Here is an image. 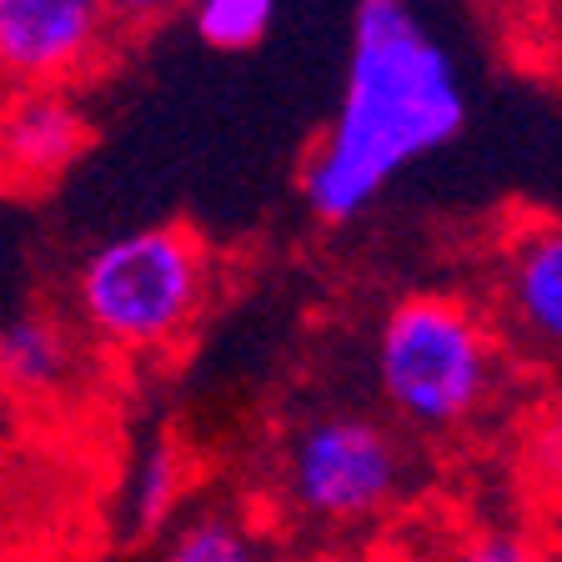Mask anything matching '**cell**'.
Instances as JSON below:
<instances>
[{
    "label": "cell",
    "mask_w": 562,
    "mask_h": 562,
    "mask_svg": "<svg viewBox=\"0 0 562 562\" xmlns=\"http://www.w3.org/2000/svg\"><path fill=\"white\" fill-rule=\"evenodd\" d=\"M211 257L191 226H136L101 241L76 271L86 331L121 351H161L206 306Z\"/></svg>",
    "instance_id": "3957f363"
},
{
    "label": "cell",
    "mask_w": 562,
    "mask_h": 562,
    "mask_svg": "<svg viewBox=\"0 0 562 562\" xmlns=\"http://www.w3.org/2000/svg\"><path fill=\"white\" fill-rule=\"evenodd\" d=\"M161 562H267V558H261V542L251 538V527L241 517L201 513L166 542Z\"/></svg>",
    "instance_id": "30bf717a"
},
{
    "label": "cell",
    "mask_w": 562,
    "mask_h": 562,
    "mask_svg": "<svg viewBox=\"0 0 562 562\" xmlns=\"http://www.w3.org/2000/svg\"><path fill=\"white\" fill-rule=\"evenodd\" d=\"M0 105H5V76H0Z\"/></svg>",
    "instance_id": "9a60e30c"
},
{
    "label": "cell",
    "mask_w": 562,
    "mask_h": 562,
    "mask_svg": "<svg viewBox=\"0 0 562 562\" xmlns=\"http://www.w3.org/2000/svg\"><path fill=\"white\" fill-rule=\"evenodd\" d=\"M407 457L402 442L367 412H316L286 442L281 482L302 517L327 527L372 522L397 503Z\"/></svg>",
    "instance_id": "277c9868"
},
{
    "label": "cell",
    "mask_w": 562,
    "mask_h": 562,
    "mask_svg": "<svg viewBox=\"0 0 562 562\" xmlns=\"http://www.w3.org/2000/svg\"><path fill=\"white\" fill-rule=\"evenodd\" d=\"M277 0H191V25L211 50H251L267 41Z\"/></svg>",
    "instance_id": "8fae6325"
},
{
    "label": "cell",
    "mask_w": 562,
    "mask_h": 562,
    "mask_svg": "<svg viewBox=\"0 0 562 562\" xmlns=\"http://www.w3.org/2000/svg\"><path fill=\"white\" fill-rule=\"evenodd\" d=\"M76 367L66 327L41 312H25L0 327V382L15 392H56Z\"/></svg>",
    "instance_id": "ba28073f"
},
{
    "label": "cell",
    "mask_w": 562,
    "mask_h": 562,
    "mask_svg": "<svg viewBox=\"0 0 562 562\" xmlns=\"http://www.w3.org/2000/svg\"><path fill=\"white\" fill-rule=\"evenodd\" d=\"M382 402L422 432L462 427L497 386V341L482 312L462 296H402L376 327L372 347Z\"/></svg>",
    "instance_id": "7a4b0ae2"
},
{
    "label": "cell",
    "mask_w": 562,
    "mask_h": 562,
    "mask_svg": "<svg viewBox=\"0 0 562 562\" xmlns=\"http://www.w3.org/2000/svg\"><path fill=\"white\" fill-rule=\"evenodd\" d=\"M492 292L527 351L562 357V216H517L497 236Z\"/></svg>",
    "instance_id": "8992f818"
},
{
    "label": "cell",
    "mask_w": 562,
    "mask_h": 562,
    "mask_svg": "<svg viewBox=\"0 0 562 562\" xmlns=\"http://www.w3.org/2000/svg\"><path fill=\"white\" fill-rule=\"evenodd\" d=\"M176 492H181V452L166 432H156L151 442L140 447L136 468H131V487H126V522L131 532H151L161 527V517L171 513Z\"/></svg>",
    "instance_id": "9c48e42d"
},
{
    "label": "cell",
    "mask_w": 562,
    "mask_h": 562,
    "mask_svg": "<svg viewBox=\"0 0 562 562\" xmlns=\"http://www.w3.org/2000/svg\"><path fill=\"white\" fill-rule=\"evenodd\" d=\"M452 562H538V552L527 548L522 538H513V532H482Z\"/></svg>",
    "instance_id": "4fadbf2b"
},
{
    "label": "cell",
    "mask_w": 562,
    "mask_h": 562,
    "mask_svg": "<svg viewBox=\"0 0 562 562\" xmlns=\"http://www.w3.org/2000/svg\"><path fill=\"white\" fill-rule=\"evenodd\" d=\"M181 0H101V11L111 15V25H156L176 11Z\"/></svg>",
    "instance_id": "5bb4252c"
},
{
    "label": "cell",
    "mask_w": 562,
    "mask_h": 562,
    "mask_svg": "<svg viewBox=\"0 0 562 562\" xmlns=\"http://www.w3.org/2000/svg\"><path fill=\"white\" fill-rule=\"evenodd\" d=\"M111 15L101 0H0V76L15 91L60 86L101 66Z\"/></svg>",
    "instance_id": "5b68a950"
},
{
    "label": "cell",
    "mask_w": 562,
    "mask_h": 562,
    "mask_svg": "<svg viewBox=\"0 0 562 562\" xmlns=\"http://www.w3.org/2000/svg\"><path fill=\"white\" fill-rule=\"evenodd\" d=\"M527 472H532V482L562 492V412H548L527 432Z\"/></svg>",
    "instance_id": "7c38bea8"
},
{
    "label": "cell",
    "mask_w": 562,
    "mask_h": 562,
    "mask_svg": "<svg viewBox=\"0 0 562 562\" xmlns=\"http://www.w3.org/2000/svg\"><path fill=\"white\" fill-rule=\"evenodd\" d=\"M468 126V86L452 50L412 0H357L347 76L327 131L302 166L312 216L347 226L422 156Z\"/></svg>",
    "instance_id": "6da1fadb"
},
{
    "label": "cell",
    "mask_w": 562,
    "mask_h": 562,
    "mask_svg": "<svg viewBox=\"0 0 562 562\" xmlns=\"http://www.w3.org/2000/svg\"><path fill=\"white\" fill-rule=\"evenodd\" d=\"M86 146H91V116L60 86L11 91L0 105V187H50L81 161Z\"/></svg>",
    "instance_id": "52a82bcc"
}]
</instances>
